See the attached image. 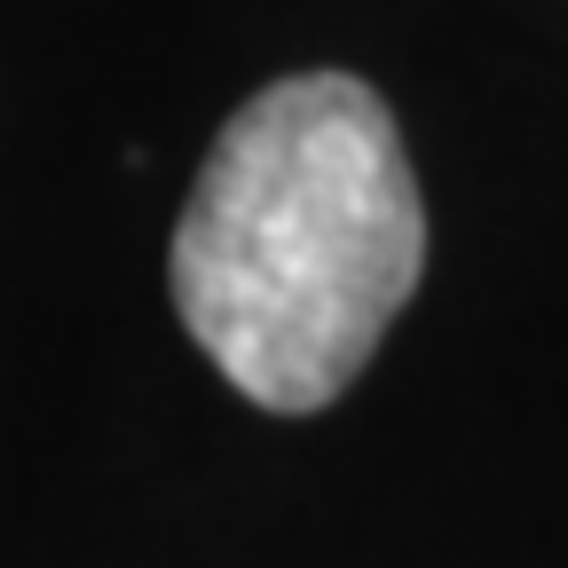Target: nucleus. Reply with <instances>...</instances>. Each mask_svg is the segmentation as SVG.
Wrapping results in <instances>:
<instances>
[{"label": "nucleus", "mask_w": 568, "mask_h": 568, "mask_svg": "<svg viewBox=\"0 0 568 568\" xmlns=\"http://www.w3.org/2000/svg\"><path fill=\"white\" fill-rule=\"evenodd\" d=\"M426 268V205L387 103L347 71L261 88L190 182L174 308L245 403L324 410Z\"/></svg>", "instance_id": "1"}]
</instances>
